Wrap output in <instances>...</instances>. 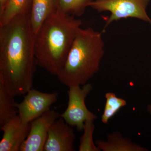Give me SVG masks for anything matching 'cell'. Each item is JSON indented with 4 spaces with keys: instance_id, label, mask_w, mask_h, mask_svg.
<instances>
[{
    "instance_id": "1",
    "label": "cell",
    "mask_w": 151,
    "mask_h": 151,
    "mask_svg": "<svg viewBox=\"0 0 151 151\" xmlns=\"http://www.w3.org/2000/svg\"><path fill=\"white\" fill-rule=\"evenodd\" d=\"M30 14L0 26V81L14 97L32 88L37 64Z\"/></svg>"
},
{
    "instance_id": "2",
    "label": "cell",
    "mask_w": 151,
    "mask_h": 151,
    "mask_svg": "<svg viewBox=\"0 0 151 151\" xmlns=\"http://www.w3.org/2000/svg\"><path fill=\"white\" fill-rule=\"evenodd\" d=\"M81 25L80 19L58 10L48 17L35 35V54L37 65L57 76L64 66Z\"/></svg>"
},
{
    "instance_id": "3",
    "label": "cell",
    "mask_w": 151,
    "mask_h": 151,
    "mask_svg": "<svg viewBox=\"0 0 151 151\" xmlns=\"http://www.w3.org/2000/svg\"><path fill=\"white\" fill-rule=\"evenodd\" d=\"M104 54L102 33L91 27L79 28L64 66L57 76L58 80L68 87L86 84L100 70Z\"/></svg>"
},
{
    "instance_id": "4",
    "label": "cell",
    "mask_w": 151,
    "mask_h": 151,
    "mask_svg": "<svg viewBox=\"0 0 151 151\" xmlns=\"http://www.w3.org/2000/svg\"><path fill=\"white\" fill-rule=\"evenodd\" d=\"M150 0H94L89 7L99 13L108 12L104 29L115 21L129 18L138 19L151 25L147 9Z\"/></svg>"
},
{
    "instance_id": "5",
    "label": "cell",
    "mask_w": 151,
    "mask_h": 151,
    "mask_svg": "<svg viewBox=\"0 0 151 151\" xmlns=\"http://www.w3.org/2000/svg\"><path fill=\"white\" fill-rule=\"evenodd\" d=\"M82 86L68 87L67 108L60 114V117L66 123L72 127H76L79 131L83 130L86 121L94 122L97 119V116L90 112L85 105L86 97L92 89V84L86 83Z\"/></svg>"
},
{
    "instance_id": "6",
    "label": "cell",
    "mask_w": 151,
    "mask_h": 151,
    "mask_svg": "<svg viewBox=\"0 0 151 151\" xmlns=\"http://www.w3.org/2000/svg\"><path fill=\"white\" fill-rule=\"evenodd\" d=\"M58 96L57 92L45 93L32 88L24 95L21 103H16L18 114L25 122L30 123L49 111Z\"/></svg>"
},
{
    "instance_id": "7",
    "label": "cell",
    "mask_w": 151,
    "mask_h": 151,
    "mask_svg": "<svg viewBox=\"0 0 151 151\" xmlns=\"http://www.w3.org/2000/svg\"><path fill=\"white\" fill-rule=\"evenodd\" d=\"M59 117L58 112L50 110L31 122L28 136L20 151H43L49 130Z\"/></svg>"
},
{
    "instance_id": "8",
    "label": "cell",
    "mask_w": 151,
    "mask_h": 151,
    "mask_svg": "<svg viewBox=\"0 0 151 151\" xmlns=\"http://www.w3.org/2000/svg\"><path fill=\"white\" fill-rule=\"evenodd\" d=\"M30 127V123L25 122L18 114L1 126L4 134L0 142V151H20Z\"/></svg>"
},
{
    "instance_id": "9",
    "label": "cell",
    "mask_w": 151,
    "mask_h": 151,
    "mask_svg": "<svg viewBox=\"0 0 151 151\" xmlns=\"http://www.w3.org/2000/svg\"><path fill=\"white\" fill-rule=\"evenodd\" d=\"M75 140L72 127L60 117L50 128L43 151H74Z\"/></svg>"
},
{
    "instance_id": "10",
    "label": "cell",
    "mask_w": 151,
    "mask_h": 151,
    "mask_svg": "<svg viewBox=\"0 0 151 151\" xmlns=\"http://www.w3.org/2000/svg\"><path fill=\"white\" fill-rule=\"evenodd\" d=\"M57 10V0H32L30 21L35 35L46 19Z\"/></svg>"
},
{
    "instance_id": "11",
    "label": "cell",
    "mask_w": 151,
    "mask_h": 151,
    "mask_svg": "<svg viewBox=\"0 0 151 151\" xmlns=\"http://www.w3.org/2000/svg\"><path fill=\"white\" fill-rule=\"evenodd\" d=\"M95 144L103 151H146L145 148L133 143L129 139L123 137L119 132L108 135L106 142L97 140Z\"/></svg>"
},
{
    "instance_id": "12",
    "label": "cell",
    "mask_w": 151,
    "mask_h": 151,
    "mask_svg": "<svg viewBox=\"0 0 151 151\" xmlns=\"http://www.w3.org/2000/svg\"><path fill=\"white\" fill-rule=\"evenodd\" d=\"M32 0H7L0 13V26L9 22L16 17L31 14Z\"/></svg>"
},
{
    "instance_id": "13",
    "label": "cell",
    "mask_w": 151,
    "mask_h": 151,
    "mask_svg": "<svg viewBox=\"0 0 151 151\" xmlns=\"http://www.w3.org/2000/svg\"><path fill=\"white\" fill-rule=\"evenodd\" d=\"M14 97L0 81V127L18 114Z\"/></svg>"
},
{
    "instance_id": "14",
    "label": "cell",
    "mask_w": 151,
    "mask_h": 151,
    "mask_svg": "<svg viewBox=\"0 0 151 151\" xmlns=\"http://www.w3.org/2000/svg\"><path fill=\"white\" fill-rule=\"evenodd\" d=\"M94 0H57L58 10L63 13L78 17Z\"/></svg>"
},
{
    "instance_id": "15",
    "label": "cell",
    "mask_w": 151,
    "mask_h": 151,
    "mask_svg": "<svg viewBox=\"0 0 151 151\" xmlns=\"http://www.w3.org/2000/svg\"><path fill=\"white\" fill-rule=\"evenodd\" d=\"M105 98L106 103L101 121L103 124H106L121 108L127 105V103L126 100L117 97L113 92L106 93Z\"/></svg>"
},
{
    "instance_id": "16",
    "label": "cell",
    "mask_w": 151,
    "mask_h": 151,
    "mask_svg": "<svg viewBox=\"0 0 151 151\" xmlns=\"http://www.w3.org/2000/svg\"><path fill=\"white\" fill-rule=\"evenodd\" d=\"M93 121H86L84 124V134L80 140L79 151H100V149L95 145L93 142V135L95 125Z\"/></svg>"
},
{
    "instance_id": "17",
    "label": "cell",
    "mask_w": 151,
    "mask_h": 151,
    "mask_svg": "<svg viewBox=\"0 0 151 151\" xmlns=\"http://www.w3.org/2000/svg\"><path fill=\"white\" fill-rule=\"evenodd\" d=\"M7 0H0V13L1 12L4 7Z\"/></svg>"
},
{
    "instance_id": "18",
    "label": "cell",
    "mask_w": 151,
    "mask_h": 151,
    "mask_svg": "<svg viewBox=\"0 0 151 151\" xmlns=\"http://www.w3.org/2000/svg\"><path fill=\"white\" fill-rule=\"evenodd\" d=\"M147 111L149 113L151 114V104H150V105H148L147 108Z\"/></svg>"
}]
</instances>
